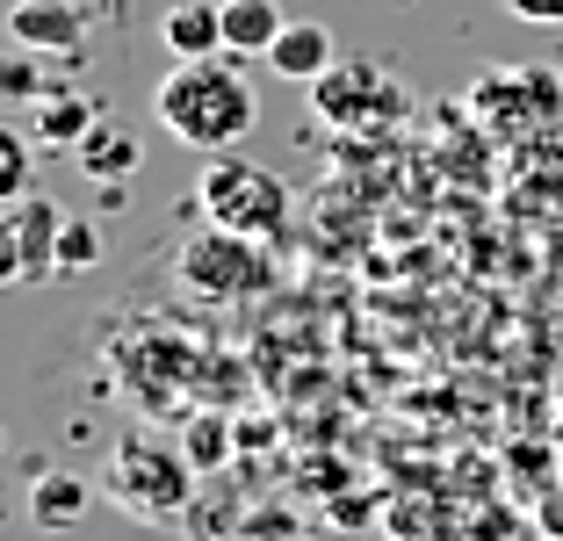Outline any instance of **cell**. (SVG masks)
<instances>
[{
  "instance_id": "obj_13",
  "label": "cell",
  "mask_w": 563,
  "mask_h": 541,
  "mask_svg": "<svg viewBox=\"0 0 563 541\" xmlns=\"http://www.w3.org/2000/svg\"><path fill=\"white\" fill-rule=\"evenodd\" d=\"M87 476L80 470H44L30 484V520L44 527V534H66V527H80L87 520Z\"/></svg>"
},
{
  "instance_id": "obj_10",
  "label": "cell",
  "mask_w": 563,
  "mask_h": 541,
  "mask_svg": "<svg viewBox=\"0 0 563 541\" xmlns=\"http://www.w3.org/2000/svg\"><path fill=\"white\" fill-rule=\"evenodd\" d=\"M159 44L174 58H224V8L217 0H174L159 15Z\"/></svg>"
},
{
  "instance_id": "obj_11",
  "label": "cell",
  "mask_w": 563,
  "mask_h": 541,
  "mask_svg": "<svg viewBox=\"0 0 563 541\" xmlns=\"http://www.w3.org/2000/svg\"><path fill=\"white\" fill-rule=\"evenodd\" d=\"M73 159H80V174L95 180V188H117V180H131V174H137L145 145H137V137L123 131V123H109V115H101L95 131H87L80 145H73Z\"/></svg>"
},
{
  "instance_id": "obj_4",
  "label": "cell",
  "mask_w": 563,
  "mask_h": 541,
  "mask_svg": "<svg viewBox=\"0 0 563 541\" xmlns=\"http://www.w3.org/2000/svg\"><path fill=\"white\" fill-rule=\"evenodd\" d=\"M181 289L210 296V303H232V296L267 289V261H261V239H239V231H196L181 246Z\"/></svg>"
},
{
  "instance_id": "obj_9",
  "label": "cell",
  "mask_w": 563,
  "mask_h": 541,
  "mask_svg": "<svg viewBox=\"0 0 563 541\" xmlns=\"http://www.w3.org/2000/svg\"><path fill=\"white\" fill-rule=\"evenodd\" d=\"M340 66V51H332V30L325 22H289V30L275 36V51H267V73L275 80H325V73Z\"/></svg>"
},
{
  "instance_id": "obj_18",
  "label": "cell",
  "mask_w": 563,
  "mask_h": 541,
  "mask_svg": "<svg viewBox=\"0 0 563 541\" xmlns=\"http://www.w3.org/2000/svg\"><path fill=\"white\" fill-rule=\"evenodd\" d=\"M463 541H528V534H520L514 506H484V520H470V534H463Z\"/></svg>"
},
{
  "instance_id": "obj_8",
  "label": "cell",
  "mask_w": 563,
  "mask_h": 541,
  "mask_svg": "<svg viewBox=\"0 0 563 541\" xmlns=\"http://www.w3.org/2000/svg\"><path fill=\"white\" fill-rule=\"evenodd\" d=\"M58 231H66V210H58L51 196H22V202H15L22 281H58Z\"/></svg>"
},
{
  "instance_id": "obj_16",
  "label": "cell",
  "mask_w": 563,
  "mask_h": 541,
  "mask_svg": "<svg viewBox=\"0 0 563 541\" xmlns=\"http://www.w3.org/2000/svg\"><path fill=\"white\" fill-rule=\"evenodd\" d=\"M232 441H239V433L224 427L217 411H196V419L181 427V455H188V470H196V476L224 470V462H232Z\"/></svg>"
},
{
  "instance_id": "obj_2",
  "label": "cell",
  "mask_w": 563,
  "mask_h": 541,
  "mask_svg": "<svg viewBox=\"0 0 563 541\" xmlns=\"http://www.w3.org/2000/svg\"><path fill=\"white\" fill-rule=\"evenodd\" d=\"M196 202L217 231H239V239H275V231L289 224V188H282V174H267V166H253V159H232V152H210Z\"/></svg>"
},
{
  "instance_id": "obj_17",
  "label": "cell",
  "mask_w": 563,
  "mask_h": 541,
  "mask_svg": "<svg viewBox=\"0 0 563 541\" xmlns=\"http://www.w3.org/2000/svg\"><path fill=\"white\" fill-rule=\"evenodd\" d=\"M101 253H109V239H101L95 217H66V231H58V275H87V267H101Z\"/></svg>"
},
{
  "instance_id": "obj_7",
  "label": "cell",
  "mask_w": 563,
  "mask_h": 541,
  "mask_svg": "<svg viewBox=\"0 0 563 541\" xmlns=\"http://www.w3.org/2000/svg\"><path fill=\"white\" fill-rule=\"evenodd\" d=\"M101 115H109V109H101L95 95H73V87H51V95H44V101L30 109V123H22V131H30V137H36L44 152H73V145H80V137H87V131L101 123Z\"/></svg>"
},
{
  "instance_id": "obj_3",
  "label": "cell",
  "mask_w": 563,
  "mask_h": 541,
  "mask_svg": "<svg viewBox=\"0 0 563 541\" xmlns=\"http://www.w3.org/2000/svg\"><path fill=\"white\" fill-rule=\"evenodd\" d=\"M188 455L181 448H159V441H137V433H123L117 455H109V492H117L123 512H137V520H174V512H188Z\"/></svg>"
},
{
  "instance_id": "obj_20",
  "label": "cell",
  "mask_w": 563,
  "mask_h": 541,
  "mask_svg": "<svg viewBox=\"0 0 563 541\" xmlns=\"http://www.w3.org/2000/svg\"><path fill=\"white\" fill-rule=\"evenodd\" d=\"M22 281V246H15V210H0V289Z\"/></svg>"
},
{
  "instance_id": "obj_6",
  "label": "cell",
  "mask_w": 563,
  "mask_h": 541,
  "mask_svg": "<svg viewBox=\"0 0 563 541\" xmlns=\"http://www.w3.org/2000/svg\"><path fill=\"white\" fill-rule=\"evenodd\" d=\"M8 44L80 66L87 58V8L80 0H15V8H8Z\"/></svg>"
},
{
  "instance_id": "obj_5",
  "label": "cell",
  "mask_w": 563,
  "mask_h": 541,
  "mask_svg": "<svg viewBox=\"0 0 563 541\" xmlns=\"http://www.w3.org/2000/svg\"><path fill=\"white\" fill-rule=\"evenodd\" d=\"M311 101H318V115H325V123H340V131L405 109V95L390 87V73H383V66H332L325 80H311Z\"/></svg>"
},
{
  "instance_id": "obj_15",
  "label": "cell",
  "mask_w": 563,
  "mask_h": 541,
  "mask_svg": "<svg viewBox=\"0 0 563 541\" xmlns=\"http://www.w3.org/2000/svg\"><path fill=\"white\" fill-rule=\"evenodd\" d=\"M44 95H51V80H44V51L0 44V101H15V109H36Z\"/></svg>"
},
{
  "instance_id": "obj_24",
  "label": "cell",
  "mask_w": 563,
  "mask_h": 541,
  "mask_svg": "<svg viewBox=\"0 0 563 541\" xmlns=\"http://www.w3.org/2000/svg\"><path fill=\"white\" fill-rule=\"evenodd\" d=\"M556 73H563V66H556Z\"/></svg>"
},
{
  "instance_id": "obj_23",
  "label": "cell",
  "mask_w": 563,
  "mask_h": 541,
  "mask_svg": "<svg viewBox=\"0 0 563 541\" xmlns=\"http://www.w3.org/2000/svg\"><path fill=\"white\" fill-rule=\"evenodd\" d=\"M534 541H549V534H534Z\"/></svg>"
},
{
  "instance_id": "obj_21",
  "label": "cell",
  "mask_w": 563,
  "mask_h": 541,
  "mask_svg": "<svg viewBox=\"0 0 563 541\" xmlns=\"http://www.w3.org/2000/svg\"><path fill=\"white\" fill-rule=\"evenodd\" d=\"M534 534H549V541H563V484H549L542 498H534Z\"/></svg>"
},
{
  "instance_id": "obj_19",
  "label": "cell",
  "mask_w": 563,
  "mask_h": 541,
  "mask_svg": "<svg viewBox=\"0 0 563 541\" xmlns=\"http://www.w3.org/2000/svg\"><path fill=\"white\" fill-rule=\"evenodd\" d=\"M514 22H534V30H563V0H506Z\"/></svg>"
},
{
  "instance_id": "obj_1",
  "label": "cell",
  "mask_w": 563,
  "mask_h": 541,
  "mask_svg": "<svg viewBox=\"0 0 563 541\" xmlns=\"http://www.w3.org/2000/svg\"><path fill=\"white\" fill-rule=\"evenodd\" d=\"M152 109H159V131L188 152H232L261 123V95L232 66V51L224 58H174V73L152 87Z\"/></svg>"
},
{
  "instance_id": "obj_22",
  "label": "cell",
  "mask_w": 563,
  "mask_h": 541,
  "mask_svg": "<svg viewBox=\"0 0 563 541\" xmlns=\"http://www.w3.org/2000/svg\"><path fill=\"white\" fill-rule=\"evenodd\" d=\"M556 455H563V427H556Z\"/></svg>"
},
{
  "instance_id": "obj_14",
  "label": "cell",
  "mask_w": 563,
  "mask_h": 541,
  "mask_svg": "<svg viewBox=\"0 0 563 541\" xmlns=\"http://www.w3.org/2000/svg\"><path fill=\"white\" fill-rule=\"evenodd\" d=\"M36 137L15 131V123H0V210H15L22 196H36Z\"/></svg>"
},
{
  "instance_id": "obj_12",
  "label": "cell",
  "mask_w": 563,
  "mask_h": 541,
  "mask_svg": "<svg viewBox=\"0 0 563 541\" xmlns=\"http://www.w3.org/2000/svg\"><path fill=\"white\" fill-rule=\"evenodd\" d=\"M217 8H224V51L232 58H267L275 36L289 30L282 0H217Z\"/></svg>"
}]
</instances>
